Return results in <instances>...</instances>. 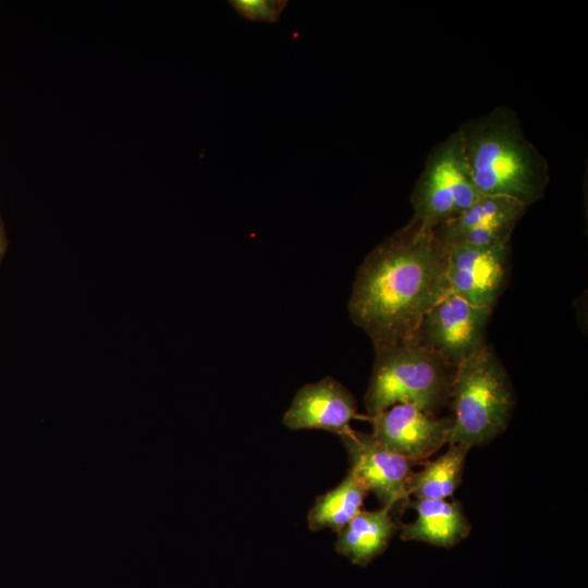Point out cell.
Returning <instances> with one entry per match:
<instances>
[{"label":"cell","mask_w":588,"mask_h":588,"mask_svg":"<svg viewBox=\"0 0 588 588\" xmlns=\"http://www.w3.org/2000/svg\"><path fill=\"white\" fill-rule=\"evenodd\" d=\"M480 196L456 131L430 150L412 192V218L434 229L465 211Z\"/></svg>","instance_id":"obj_5"},{"label":"cell","mask_w":588,"mask_h":588,"mask_svg":"<svg viewBox=\"0 0 588 588\" xmlns=\"http://www.w3.org/2000/svg\"><path fill=\"white\" fill-rule=\"evenodd\" d=\"M445 248L450 290L476 306L493 309L507 277L510 243Z\"/></svg>","instance_id":"obj_8"},{"label":"cell","mask_w":588,"mask_h":588,"mask_svg":"<svg viewBox=\"0 0 588 588\" xmlns=\"http://www.w3.org/2000/svg\"><path fill=\"white\" fill-rule=\"evenodd\" d=\"M357 417L353 394L340 381L324 377L301 387L283 415L291 430L318 429L342 436Z\"/></svg>","instance_id":"obj_11"},{"label":"cell","mask_w":588,"mask_h":588,"mask_svg":"<svg viewBox=\"0 0 588 588\" xmlns=\"http://www.w3.org/2000/svg\"><path fill=\"white\" fill-rule=\"evenodd\" d=\"M526 208L507 196L481 195L469 208L433 231L445 247L506 244L511 243L512 233Z\"/></svg>","instance_id":"obj_10"},{"label":"cell","mask_w":588,"mask_h":588,"mask_svg":"<svg viewBox=\"0 0 588 588\" xmlns=\"http://www.w3.org/2000/svg\"><path fill=\"white\" fill-rule=\"evenodd\" d=\"M450 400L449 445H486L506 429L515 399L503 365L488 345L455 368Z\"/></svg>","instance_id":"obj_3"},{"label":"cell","mask_w":588,"mask_h":588,"mask_svg":"<svg viewBox=\"0 0 588 588\" xmlns=\"http://www.w3.org/2000/svg\"><path fill=\"white\" fill-rule=\"evenodd\" d=\"M231 5L238 14L250 21L274 23L285 9L284 0H234Z\"/></svg>","instance_id":"obj_16"},{"label":"cell","mask_w":588,"mask_h":588,"mask_svg":"<svg viewBox=\"0 0 588 588\" xmlns=\"http://www.w3.org/2000/svg\"><path fill=\"white\" fill-rule=\"evenodd\" d=\"M454 370L415 341L376 352L364 396L368 418L395 404H413L436 415L451 397Z\"/></svg>","instance_id":"obj_4"},{"label":"cell","mask_w":588,"mask_h":588,"mask_svg":"<svg viewBox=\"0 0 588 588\" xmlns=\"http://www.w3.org/2000/svg\"><path fill=\"white\" fill-rule=\"evenodd\" d=\"M409 506L416 518L402 526L401 538L405 541L452 548L470 534L471 526L456 501L414 499Z\"/></svg>","instance_id":"obj_12"},{"label":"cell","mask_w":588,"mask_h":588,"mask_svg":"<svg viewBox=\"0 0 588 588\" xmlns=\"http://www.w3.org/2000/svg\"><path fill=\"white\" fill-rule=\"evenodd\" d=\"M368 493L364 483L348 470L339 485L317 497L307 515L309 529L340 531L362 511Z\"/></svg>","instance_id":"obj_15"},{"label":"cell","mask_w":588,"mask_h":588,"mask_svg":"<svg viewBox=\"0 0 588 588\" xmlns=\"http://www.w3.org/2000/svg\"><path fill=\"white\" fill-rule=\"evenodd\" d=\"M340 439L347 453L348 470L376 495L380 507L392 515L408 507L407 481L414 462L387 449L371 433L351 429Z\"/></svg>","instance_id":"obj_7"},{"label":"cell","mask_w":588,"mask_h":588,"mask_svg":"<svg viewBox=\"0 0 588 588\" xmlns=\"http://www.w3.org/2000/svg\"><path fill=\"white\" fill-rule=\"evenodd\" d=\"M457 131L481 195L507 196L526 207L543 197L550 181L548 162L512 109L494 108Z\"/></svg>","instance_id":"obj_2"},{"label":"cell","mask_w":588,"mask_h":588,"mask_svg":"<svg viewBox=\"0 0 588 588\" xmlns=\"http://www.w3.org/2000/svg\"><path fill=\"white\" fill-rule=\"evenodd\" d=\"M469 450L460 444L449 445L436 460L425 462L420 470H412L407 481L408 495L414 499L448 500L462 482Z\"/></svg>","instance_id":"obj_14"},{"label":"cell","mask_w":588,"mask_h":588,"mask_svg":"<svg viewBox=\"0 0 588 588\" xmlns=\"http://www.w3.org/2000/svg\"><path fill=\"white\" fill-rule=\"evenodd\" d=\"M369 420L379 443L414 463L440 450L451 429V417H438L413 404H395Z\"/></svg>","instance_id":"obj_9"},{"label":"cell","mask_w":588,"mask_h":588,"mask_svg":"<svg viewBox=\"0 0 588 588\" xmlns=\"http://www.w3.org/2000/svg\"><path fill=\"white\" fill-rule=\"evenodd\" d=\"M448 250L412 218L359 266L347 309L375 352L412 341L425 315L450 291Z\"/></svg>","instance_id":"obj_1"},{"label":"cell","mask_w":588,"mask_h":588,"mask_svg":"<svg viewBox=\"0 0 588 588\" xmlns=\"http://www.w3.org/2000/svg\"><path fill=\"white\" fill-rule=\"evenodd\" d=\"M399 528L389 510H362L338 531L334 550L353 564L366 567L385 551Z\"/></svg>","instance_id":"obj_13"},{"label":"cell","mask_w":588,"mask_h":588,"mask_svg":"<svg viewBox=\"0 0 588 588\" xmlns=\"http://www.w3.org/2000/svg\"><path fill=\"white\" fill-rule=\"evenodd\" d=\"M492 308L476 306L451 290L425 315L412 341L456 368L485 343Z\"/></svg>","instance_id":"obj_6"},{"label":"cell","mask_w":588,"mask_h":588,"mask_svg":"<svg viewBox=\"0 0 588 588\" xmlns=\"http://www.w3.org/2000/svg\"><path fill=\"white\" fill-rule=\"evenodd\" d=\"M4 252H5V236H4L2 223L0 220V261L4 255Z\"/></svg>","instance_id":"obj_17"}]
</instances>
